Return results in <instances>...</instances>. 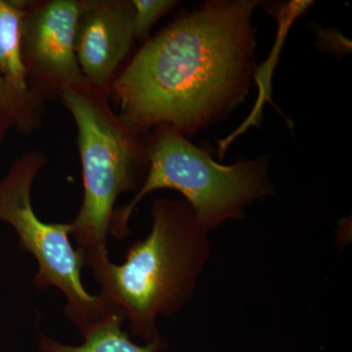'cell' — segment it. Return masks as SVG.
<instances>
[{"label": "cell", "mask_w": 352, "mask_h": 352, "mask_svg": "<svg viewBox=\"0 0 352 352\" xmlns=\"http://www.w3.org/2000/svg\"><path fill=\"white\" fill-rule=\"evenodd\" d=\"M134 10L131 1L80 2L76 55L83 78L104 87L131 48Z\"/></svg>", "instance_id": "8992f818"}, {"label": "cell", "mask_w": 352, "mask_h": 352, "mask_svg": "<svg viewBox=\"0 0 352 352\" xmlns=\"http://www.w3.org/2000/svg\"><path fill=\"white\" fill-rule=\"evenodd\" d=\"M43 162L41 155H25L0 180V219L12 226L21 249L36 259V288H55L63 294L65 314L82 335L111 310L83 286L85 258L72 245L69 223H46L32 207V183Z\"/></svg>", "instance_id": "5b68a950"}, {"label": "cell", "mask_w": 352, "mask_h": 352, "mask_svg": "<svg viewBox=\"0 0 352 352\" xmlns=\"http://www.w3.org/2000/svg\"><path fill=\"white\" fill-rule=\"evenodd\" d=\"M83 85L61 87L65 105L76 120L85 197L71 226V237L85 266L110 261L107 237L118 197L133 188L142 150L134 131L113 117Z\"/></svg>", "instance_id": "277c9868"}, {"label": "cell", "mask_w": 352, "mask_h": 352, "mask_svg": "<svg viewBox=\"0 0 352 352\" xmlns=\"http://www.w3.org/2000/svg\"><path fill=\"white\" fill-rule=\"evenodd\" d=\"M29 94H21L15 91L0 76V113L15 120L21 126L30 124Z\"/></svg>", "instance_id": "8fae6325"}, {"label": "cell", "mask_w": 352, "mask_h": 352, "mask_svg": "<svg viewBox=\"0 0 352 352\" xmlns=\"http://www.w3.org/2000/svg\"><path fill=\"white\" fill-rule=\"evenodd\" d=\"M148 160L149 171L142 186L129 205L113 212L110 233L116 239L129 235L134 208L157 189L180 192L208 233L227 220L244 217L252 204L272 193L263 157L223 166L168 126H161L155 133Z\"/></svg>", "instance_id": "3957f363"}, {"label": "cell", "mask_w": 352, "mask_h": 352, "mask_svg": "<svg viewBox=\"0 0 352 352\" xmlns=\"http://www.w3.org/2000/svg\"><path fill=\"white\" fill-rule=\"evenodd\" d=\"M259 1H208L143 46L113 89L132 131L168 126L193 135L244 100L254 69Z\"/></svg>", "instance_id": "6da1fadb"}, {"label": "cell", "mask_w": 352, "mask_h": 352, "mask_svg": "<svg viewBox=\"0 0 352 352\" xmlns=\"http://www.w3.org/2000/svg\"><path fill=\"white\" fill-rule=\"evenodd\" d=\"M80 2H48L25 19L24 43L34 66L64 85H83L85 78L76 55Z\"/></svg>", "instance_id": "52a82bcc"}, {"label": "cell", "mask_w": 352, "mask_h": 352, "mask_svg": "<svg viewBox=\"0 0 352 352\" xmlns=\"http://www.w3.org/2000/svg\"><path fill=\"white\" fill-rule=\"evenodd\" d=\"M25 3L0 0V76L15 91L29 94L27 67L23 57Z\"/></svg>", "instance_id": "9c48e42d"}, {"label": "cell", "mask_w": 352, "mask_h": 352, "mask_svg": "<svg viewBox=\"0 0 352 352\" xmlns=\"http://www.w3.org/2000/svg\"><path fill=\"white\" fill-rule=\"evenodd\" d=\"M151 219L149 234L129 245L124 263L92 271L106 307L146 344L163 342L157 319L191 300L212 254L208 233L186 201L157 199Z\"/></svg>", "instance_id": "7a4b0ae2"}, {"label": "cell", "mask_w": 352, "mask_h": 352, "mask_svg": "<svg viewBox=\"0 0 352 352\" xmlns=\"http://www.w3.org/2000/svg\"><path fill=\"white\" fill-rule=\"evenodd\" d=\"M131 3L134 10V38L140 41L147 38L156 21L176 6V2L170 0H133Z\"/></svg>", "instance_id": "30bf717a"}, {"label": "cell", "mask_w": 352, "mask_h": 352, "mask_svg": "<svg viewBox=\"0 0 352 352\" xmlns=\"http://www.w3.org/2000/svg\"><path fill=\"white\" fill-rule=\"evenodd\" d=\"M124 320L111 310L100 321L82 333L80 346H69L41 333L38 349L41 352H163L166 344L163 342L140 344L132 342L129 333L122 329Z\"/></svg>", "instance_id": "ba28073f"}]
</instances>
